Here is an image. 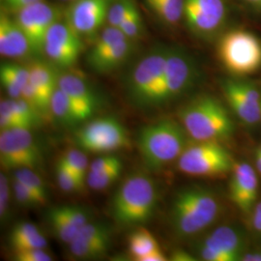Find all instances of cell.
Listing matches in <instances>:
<instances>
[{
	"label": "cell",
	"instance_id": "1",
	"mask_svg": "<svg viewBox=\"0 0 261 261\" xmlns=\"http://www.w3.org/2000/svg\"><path fill=\"white\" fill-rule=\"evenodd\" d=\"M157 201L158 193L154 180L144 173H133L113 196L112 218L122 226L145 224L155 213Z\"/></svg>",
	"mask_w": 261,
	"mask_h": 261
},
{
	"label": "cell",
	"instance_id": "2",
	"mask_svg": "<svg viewBox=\"0 0 261 261\" xmlns=\"http://www.w3.org/2000/svg\"><path fill=\"white\" fill-rule=\"evenodd\" d=\"M188 133L183 125L171 119L151 123L138 137L141 158L150 169H160L179 159L188 147Z\"/></svg>",
	"mask_w": 261,
	"mask_h": 261
},
{
	"label": "cell",
	"instance_id": "3",
	"mask_svg": "<svg viewBox=\"0 0 261 261\" xmlns=\"http://www.w3.org/2000/svg\"><path fill=\"white\" fill-rule=\"evenodd\" d=\"M220 212L214 195L205 189L194 187L178 193L170 212L171 224L181 237L201 232L213 224Z\"/></svg>",
	"mask_w": 261,
	"mask_h": 261
},
{
	"label": "cell",
	"instance_id": "4",
	"mask_svg": "<svg viewBox=\"0 0 261 261\" xmlns=\"http://www.w3.org/2000/svg\"><path fill=\"white\" fill-rule=\"evenodd\" d=\"M189 137L196 141H219L229 138L233 123L225 108L212 97H200L179 112Z\"/></svg>",
	"mask_w": 261,
	"mask_h": 261
},
{
	"label": "cell",
	"instance_id": "5",
	"mask_svg": "<svg viewBox=\"0 0 261 261\" xmlns=\"http://www.w3.org/2000/svg\"><path fill=\"white\" fill-rule=\"evenodd\" d=\"M233 160L218 141H197L178 159L181 172L192 176H217L232 171Z\"/></svg>",
	"mask_w": 261,
	"mask_h": 261
},
{
	"label": "cell",
	"instance_id": "6",
	"mask_svg": "<svg viewBox=\"0 0 261 261\" xmlns=\"http://www.w3.org/2000/svg\"><path fill=\"white\" fill-rule=\"evenodd\" d=\"M219 56L224 67L235 75H249L261 66V43L245 30H232L219 44Z\"/></svg>",
	"mask_w": 261,
	"mask_h": 261
},
{
	"label": "cell",
	"instance_id": "7",
	"mask_svg": "<svg viewBox=\"0 0 261 261\" xmlns=\"http://www.w3.org/2000/svg\"><path fill=\"white\" fill-rule=\"evenodd\" d=\"M76 145L92 153H111L130 146L128 133L124 125L112 116L98 118L76 132Z\"/></svg>",
	"mask_w": 261,
	"mask_h": 261
},
{
	"label": "cell",
	"instance_id": "8",
	"mask_svg": "<svg viewBox=\"0 0 261 261\" xmlns=\"http://www.w3.org/2000/svg\"><path fill=\"white\" fill-rule=\"evenodd\" d=\"M167 48H156L134 68L129 80V94L140 107H151V102L164 77L168 56Z\"/></svg>",
	"mask_w": 261,
	"mask_h": 261
},
{
	"label": "cell",
	"instance_id": "9",
	"mask_svg": "<svg viewBox=\"0 0 261 261\" xmlns=\"http://www.w3.org/2000/svg\"><path fill=\"white\" fill-rule=\"evenodd\" d=\"M31 130L8 129L0 134V163L6 169H37L43 155Z\"/></svg>",
	"mask_w": 261,
	"mask_h": 261
},
{
	"label": "cell",
	"instance_id": "10",
	"mask_svg": "<svg viewBox=\"0 0 261 261\" xmlns=\"http://www.w3.org/2000/svg\"><path fill=\"white\" fill-rule=\"evenodd\" d=\"M195 73V66L189 56L182 51L169 50L164 77L151 107L168 103L185 92L193 83Z\"/></svg>",
	"mask_w": 261,
	"mask_h": 261
},
{
	"label": "cell",
	"instance_id": "11",
	"mask_svg": "<svg viewBox=\"0 0 261 261\" xmlns=\"http://www.w3.org/2000/svg\"><path fill=\"white\" fill-rule=\"evenodd\" d=\"M59 9L44 1L18 10L16 21L27 35L33 53L44 51L45 41L50 28L60 19Z\"/></svg>",
	"mask_w": 261,
	"mask_h": 261
},
{
	"label": "cell",
	"instance_id": "12",
	"mask_svg": "<svg viewBox=\"0 0 261 261\" xmlns=\"http://www.w3.org/2000/svg\"><path fill=\"white\" fill-rule=\"evenodd\" d=\"M84 47L82 36L67 21L58 20L47 32L44 53L56 65L69 68L76 63Z\"/></svg>",
	"mask_w": 261,
	"mask_h": 261
},
{
	"label": "cell",
	"instance_id": "13",
	"mask_svg": "<svg viewBox=\"0 0 261 261\" xmlns=\"http://www.w3.org/2000/svg\"><path fill=\"white\" fill-rule=\"evenodd\" d=\"M187 25L198 36H211L224 24L226 18L224 0H185Z\"/></svg>",
	"mask_w": 261,
	"mask_h": 261
},
{
	"label": "cell",
	"instance_id": "14",
	"mask_svg": "<svg viewBox=\"0 0 261 261\" xmlns=\"http://www.w3.org/2000/svg\"><path fill=\"white\" fill-rule=\"evenodd\" d=\"M113 0H74L67 11V22L81 36H88L108 22Z\"/></svg>",
	"mask_w": 261,
	"mask_h": 261
},
{
	"label": "cell",
	"instance_id": "15",
	"mask_svg": "<svg viewBox=\"0 0 261 261\" xmlns=\"http://www.w3.org/2000/svg\"><path fill=\"white\" fill-rule=\"evenodd\" d=\"M224 96L238 118L247 125L261 120V97L252 84L226 81L223 84Z\"/></svg>",
	"mask_w": 261,
	"mask_h": 261
},
{
	"label": "cell",
	"instance_id": "16",
	"mask_svg": "<svg viewBox=\"0 0 261 261\" xmlns=\"http://www.w3.org/2000/svg\"><path fill=\"white\" fill-rule=\"evenodd\" d=\"M257 188V176L250 164H235L230 182V197L234 204L244 213H249L254 205Z\"/></svg>",
	"mask_w": 261,
	"mask_h": 261
},
{
	"label": "cell",
	"instance_id": "17",
	"mask_svg": "<svg viewBox=\"0 0 261 261\" xmlns=\"http://www.w3.org/2000/svg\"><path fill=\"white\" fill-rule=\"evenodd\" d=\"M48 221L57 238L70 244L89 223L87 212L79 206H57L48 211Z\"/></svg>",
	"mask_w": 261,
	"mask_h": 261
},
{
	"label": "cell",
	"instance_id": "18",
	"mask_svg": "<svg viewBox=\"0 0 261 261\" xmlns=\"http://www.w3.org/2000/svg\"><path fill=\"white\" fill-rule=\"evenodd\" d=\"M58 87L74 105L81 121L88 120L93 116L98 101L92 89L83 77L73 74L61 75L58 80Z\"/></svg>",
	"mask_w": 261,
	"mask_h": 261
},
{
	"label": "cell",
	"instance_id": "19",
	"mask_svg": "<svg viewBox=\"0 0 261 261\" xmlns=\"http://www.w3.org/2000/svg\"><path fill=\"white\" fill-rule=\"evenodd\" d=\"M32 51L28 37L16 19L3 11L0 14V54L9 58H21Z\"/></svg>",
	"mask_w": 261,
	"mask_h": 261
},
{
	"label": "cell",
	"instance_id": "20",
	"mask_svg": "<svg viewBox=\"0 0 261 261\" xmlns=\"http://www.w3.org/2000/svg\"><path fill=\"white\" fill-rule=\"evenodd\" d=\"M202 245L222 252L229 261L241 260L242 243L239 234L229 226H220L204 239Z\"/></svg>",
	"mask_w": 261,
	"mask_h": 261
},
{
	"label": "cell",
	"instance_id": "21",
	"mask_svg": "<svg viewBox=\"0 0 261 261\" xmlns=\"http://www.w3.org/2000/svg\"><path fill=\"white\" fill-rule=\"evenodd\" d=\"M9 244L14 252L32 249H45L47 247V239L41 233L35 224L21 222L16 224L11 230Z\"/></svg>",
	"mask_w": 261,
	"mask_h": 261
},
{
	"label": "cell",
	"instance_id": "22",
	"mask_svg": "<svg viewBox=\"0 0 261 261\" xmlns=\"http://www.w3.org/2000/svg\"><path fill=\"white\" fill-rule=\"evenodd\" d=\"M133 51V43L130 39H124L112 48L96 58L87 60L88 65L98 73H107L116 69L124 63Z\"/></svg>",
	"mask_w": 261,
	"mask_h": 261
},
{
	"label": "cell",
	"instance_id": "23",
	"mask_svg": "<svg viewBox=\"0 0 261 261\" xmlns=\"http://www.w3.org/2000/svg\"><path fill=\"white\" fill-rule=\"evenodd\" d=\"M29 68L14 64L2 63L0 67L1 84L11 98L18 99L20 97L23 87L29 83Z\"/></svg>",
	"mask_w": 261,
	"mask_h": 261
},
{
	"label": "cell",
	"instance_id": "24",
	"mask_svg": "<svg viewBox=\"0 0 261 261\" xmlns=\"http://www.w3.org/2000/svg\"><path fill=\"white\" fill-rule=\"evenodd\" d=\"M28 68L30 73L29 83L35 86L50 103L51 97L58 87L59 76L50 66L43 62H34Z\"/></svg>",
	"mask_w": 261,
	"mask_h": 261
},
{
	"label": "cell",
	"instance_id": "25",
	"mask_svg": "<svg viewBox=\"0 0 261 261\" xmlns=\"http://www.w3.org/2000/svg\"><path fill=\"white\" fill-rule=\"evenodd\" d=\"M50 112L66 126H74L82 122L74 105L59 87L56 88L51 97Z\"/></svg>",
	"mask_w": 261,
	"mask_h": 261
},
{
	"label": "cell",
	"instance_id": "26",
	"mask_svg": "<svg viewBox=\"0 0 261 261\" xmlns=\"http://www.w3.org/2000/svg\"><path fill=\"white\" fill-rule=\"evenodd\" d=\"M145 2L168 24H176L184 16L185 0H145Z\"/></svg>",
	"mask_w": 261,
	"mask_h": 261
},
{
	"label": "cell",
	"instance_id": "27",
	"mask_svg": "<svg viewBox=\"0 0 261 261\" xmlns=\"http://www.w3.org/2000/svg\"><path fill=\"white\" fill-rule=\"evenodd\" d=\"M128 241L130 256L137 261H140L146 254L160 249L155 237L143 227H140L132 232Z\"/></svg>",
	"mask_w": 261,
	"mask_h": 261
},
{
	"label": "cell",
	"instance_id": "28",
	"mask_svg": "<svg viewBox=\"0 0 261 261\" xmlns=\"http://www.w3.org/2000/svg\"><path fill=\"white\" fill-rule=\"evenodd\" d=\"M77 236L82 237L87 242L100 248L106 252H108L112 240L110 228L106 224L101 223H87L81 229Z\"/></svg>",
	"mask_w": 261,
	"mask_h": 261
},
{
	"label": "cell",
	"instance_id": "29",
	"mask_svg": "<svg viewBox=\"0 0 261 261\" xmlns=\"http://www.w3.org/2000/svg\"><path fill=\"white\" fill-rule=\"evenodd\" d=\"M15 179L32 192L38 199L41 201L42 205L46 204L47 200V190L43 180L35 172L34 169L30 168H19L15 172Z\"/></svg>",
	"mask_w": 261,
	"mask_h": 261
},
{
	"label": "cell",
	"instance_id": "30",
	"mask_svg": "<svg viewBox=\"0 0 261 261\" xmlns=\"http://www.w3.org/2000/svg\"><path fill=\"white\" fill-rule=\"evenodd\" d=\"M126 38L127 37L123 34V32L118 28L110 25L109 28H105L101 35L97 39L92 49L88 54L87 60L93 59L103 55V53L112 48L115 44H117L118 42H120Z\"/></svg>",
	"mask_w": 261,
	"mask_h": 261
},
{
	"label": "cell",
	"instance_id": "31",
	"mask_svg": "<svg viewBox=\"0 0 261 261\" xmlns=\"http://www.w3.org/2000/svg\"><path fill=\"white\" fill-rule=\"evenodd\" d=\"M123 164L117 165L115 167L97 171L88 172L86 182L88 186L95 191H102L111 186L121 175Z\"/></svg>",
	"mask_w": 261,
	"mask_h": 261
},
{
	"label": "cell",
	"instance_id": "32",
	"mask_svg": "<svg viewBox=\"0 0 261 261\" xmlns=\"http://www.w3.org/2000/svg\"><path fill=\"white\" fill-rule=\"evenodd\" d=\"M57 183L64 192H76L84 189V183L68 168L63 159H59L56 165Z\"/></svg>",
	"mask_w": 261,
	"mask_h": 261
},
{
	"label": "cell",
	"instance_id": "33",
	"mask_svg": "<svg viewBox=\"0 0 261 261\" xmlns=\"http://www.w3.org/2000/svg\"><path fill=\"white\" fill-rule=\"evenodd\" d=\"M137 9L133 0H113L108 14V23L118 28Z\"/></svg>",
	"mask_w": 261,
	"mask_h": 261
},
{
	"label": "cell",
	"instance_id": "34",
	"mask_svg": "<svg viewBox=\"0 0 261 261\" xmlns=\"http://www.w3.org/2000/svg\"><path fill=\"white\" fill-rule=\"evenodd\" d=\"M0 128L1 130L17 128L28 129L16 112L12 99L2 100L0 103Z\"/></svg>",
	"mask_w": 261,
	"mask_h": 261
},
{
	"label": "cell",
	"instance_id": "35",
	"mask_svg": "<svg viewBox=\"0 0 261 261\" xmlns=\"http://www.w3.org/2000/svg\"><path fill=\"white\" fill-rule=\"evenodd\" d=\"M61 158L63 159L68 168H70L84 183H85L86 177H87L88 160L84 150H70Z\"/></svg>",
	"mask_w": 261,
	"mask_h": 261
},
{
	"label": "cell",
	"instance_id": "36",
	"mask_svg": "<svg viewBox=\"0 0 261 261\" xmlns=\"http://www.w3.org/2000/svg\"><path fill=\"white\" fill-rule=\"evenodd\" d=\"M70 252L73 256L81 259L97 258L106 253L100 248L87 242L80 236H76L72 242L69 244Z\"/></svg>",
	"mask_w": 261,
	"mask_h": 261
},
{
	"label": "cell",
	"instance_id": "37",
	"mask_svg": "<svg viewBox=\"0 0 261 261\" xmlns=\"http://www.w3.org/2000/svg\"><path fill=\"white\" fill-rule=\"evenodd\" d=\"M118 28L128 39L133 40L139 37L142 32V19L139 10H136L122 22Z\"/></svg>",
	"mask_w": 261,
	"mask_h": 261
},
{
	"label": "cell",
	"instance_id": "38",
	"mask_svg": "<svg viewBox=\"0 0 261 261\" xmlns=\"http://www.w3.org/2000/svg\"><path fill=\"white\" fill-rule=\"evenodd\" d=\"M14 192H15V197L20 205L28 207V208L42 206V203L38 199L37 196L16 179L14 181Z\"/></svg>",
	"mask_w": 261,
	"mask_h": 261
},
{
	"label": "cell",
	"instance_id": "39",
	"mask_svg": "<svg viewBox=\"0 0 261 261\" xmlns=\"http://www.w3.org/2000/svg\"><path fill=\"white\" fill-rule=\"evenodd\" d=\"M122 164L121 159L114 154H105L103 156H101L99 158L95 159L93 162L90 164L88 172H97L105 170L108 168L115 167L117 165Z\"/></svg>",
	"mask_w": 261,
	"mask_h": 261
},
{
	"label": "cell",
	"instance_id": "40",
	"mask_svg": "<svg viewBox=\"0 0 261 261\" xmlns=\"http://www.w3.org/2000/svg\"><path fill=\"white\" fill-rule=\"evenodd\" d=\"M10 201V185L4 172L0 173V218L5 220L8 213Z\"/></svg>",
	"mask_w": 261,
	"mask_h": 261
},
{
	"label": "cell",
	"instance_id": "41",
	"mask_svg": "<svg viewBox=\"0 0 261 261\" xmlns=\"http://www.w3.org/2000/svg\"><path fill=\"white\" fill-rule=\"evenodd\" d=\"M15 259L18 261H50L51 256L45 249H32L21 252H14Z\"/></svg>",
	"mask_w": 261,
	"mask_h": 261
},
{
	"label": "cell",
	"instance_id": "42",
	"mask_svg": "<svg viewBox=\"0 0 261 261\" xmlns=\"http://www.w3.org/2000/svg\"><path fill=\"white\" fill-rule=\"evenodd\" d=\"M200 255L204 260L207 261H229L222 252H218L204 245H201Z\"/></svg>",
	"mask_w": 261,
	"mask_h": 261
},
{
	"label": "cell",
	"instance_id": "43",
	"mask_svg": "<svg viewBox=\"0 0 261 261\" xmlns=\"http://www.w3.org/2000/svg\"><path fill=\"white\" fill-rule=\"evenodd\" d=\"M4 1L7 5H9L10 7L19 10L21 8H24L27 6H29L31 4L43 1V0H4Z\"/></svg>",
	"mask_w": 261,
	"mask_h": 261
},
{
	"label": "cell",
	"instance_id": "44",
	"mask_svg": "<svg viewBox=\"0 0 261 261\" xmlns=\"http://www.w3.org/2000/svg\"><path fill=\"white\" fill-rule=\"evenodd\" d=\"M168 260L167 256L164 254V252L161 251V249H157L153 252H150L143 256L140 261H166Z\"/></svg>",
	"mask_w": 261,
	"mask_h": 261
},
{
	"label": "cell",
	"instance_id": "45",
	"mask_svg": "<svg viewBox=\"0 0 261 261\" xmlns=\"http://www.w3.org/2000/svg\"><path fill=\"white\" fill-rule=\"evenodd\" d=\"M171 259L175 261H193L196 260L195 258H193V256L191 254H189L188 252L185 251H181V250H177L172 253L171 255Z\"/></svg>",
	"mask_w": 261,
	"mask_h": 261
},
{
	"label": "cell",
	"instance_id": "46",
	"mask_svg": "<svg viewBox=\"0 0 261 261\" xmlns=\"http://www.w3.org/2000/svg\"><path fill=\"white\" fill-rule=\"evenodd\" d=\"M252 226L258 233L261 234V212L255 211V210L253 211Z\"/></svg>",
	"mask_w": 261,
	"mask_h": 261
},
{
	"label": "cell",
	"instance_id": "47",
	"mask_svg": "<svg viewBox=\"0 0 261 261\" xmlns=\"http://www.w3.org/2000/svg\"><path fill=\"white\" fill-rule=\"evenodd\" d=\"M241 260L261 261V252L260 253H250V254H246V255L242 256Z\"/></svg>",
	"mask_w": 261,
	"mask_h": 261
},
{
	"label": "cell",
	"instance_id": "48",
	"mask_svg": "<svg viewBox=\"0 0 261 261\" xmlns=\"http://www.w3.org/2000/svg\"><path fill=\"white\" fill-rule=\"evenodd\" d=\"M253 9L261 11V0H245Z\"/></svg>",
	"mask_w": 261,
	"mask_h": 261
},
{
	"label": "cell",
	"instance_id": "49",
	"mask_svg": "<svg viewBox=\"0 0 261 261\" xmlns=\"http://www.w3.org/2000/svg\"><path fill=\"white\" fill-rule=\"evenodd\" d=\"M256 168L261 174V154L259 153L256 154Z\"/></svg>",
	"mask_w": 261,
	"mask_h": 261
},
{
	"label": "cell",
	"instance_id": "50",
	"mask_svg": "<svg viewBox=\"0 0 261 261\" xmlns=\"http://www.w3.org/2000/svg\"><path fill=\"white\" fill-rule=\"evenodd\" d=\"M257 153H259V154H261V147L259 148V149L257 150Z\"/></svg>",
	"mask_w": 261,
	"mask_h": 261
},
{
	"label": "cell",
	"instance_id": "51",
	"mask_svg": "<svg viewBox=\"0 0 261 261\" xmlns=\"http://www.w3.org/2000/svg\"><path fill=\"white\" fill-rule=\"evenodd\" d=\"M62 1H73V0H62Z\"/></svg>",
	"mask_w": 261,
	"mask_h": 261
},
{
	"label": "cell",
	"instance_id": "52",
	"mask_svg": "<svg viewBox=\"0 0 261 261\" xmlns=\"http://www.w3.org/2000/svg\"><path fill=\"white\" fill-rule=\"evenodd\" d=\"M73 1H74V0H73Z\"/></svg>",
	"mask_w": 261,
	"mask_h": 261
}]
</instances>
